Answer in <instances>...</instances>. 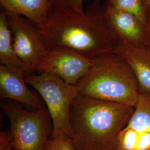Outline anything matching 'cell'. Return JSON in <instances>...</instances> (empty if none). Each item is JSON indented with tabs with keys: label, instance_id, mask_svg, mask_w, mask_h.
<instances>
[{
	"label": "cell",
	"instance_id": "1",
	"mask_svg": "<svg viewBox=\"0 0 150 150\" xmlns=\"http://www.w3.org/2000/svg\"><path fill=\"white\" fill-rule=\"evenodd\" d=\"M38 28L48 50L67 48L90 59L113 52L120 42L105 18L101 0H94L83 15L52 7L46 23Z\"/></svg>",
	"mask_w": 150,
	"mask_h": 150
},
{
	"label": "cell",
	"instance_id": "2",
	"mask_svg": "<svg viewBox=\"0 0 150 150\" xmlns=\"http://www.w3.org/2000/svg\"><path fill=\"white\" fill-rule=\"evenodd\" d=\"M134 110L131 106L79 95L70 113L76 150H116L118 134Z\"/></svg>",
	"mask_w": 150,
	"mask_h": 150
},
{
	"label": "cell",
	"instance_id": "3",
	"mask_svg": "<svg viewBox=\"0 0 150 150\" xmlns=\"http://www.w3.org/2000/svg\"><path fill=\"white\" fill-rule=\"evenodd\" d=\"M93 60L88 73L76 85L79 95L134 107L140 91L127 64L113 52Z\"/></svg>",
	"mask_w": 150,
	"mask_h": 150
},
{
	"label": "cell",
	"instance_id": "4",
	"mask_svg": "<svg viewBox=\"0 0 150 150\" xmlns=\"http://www.w3.org/2000/svg\"><path fill=\"white\" fill-rule=\"evenodd\" d=\"M1 107L9 120L14 150H45L53 129L47 108L30 111L9 101Z\"/></svg>",
	"mask_w": 150,
	"mask_h": 150
},
{
	"label": "cell",
	"instance_id": "5",
	"mask_svg": "<svg viewBox=\"0 0 150 150\" xmlns=\"http://www.w3.org/2000/svg\"><path fill=\"white\" fill-rule=\"evenodd\" d=\"M25 80L40 93L47 105L52 123L51 137L64 133L71 138L70 108L74 100L79 95L76 86L47 72L33 73L26 76Z\"/></svg>",
	"mask_w": 150,
	"mask_h": 150
},
{
	"label": "cell",
	"instance_id": "6",
	"mask_svg": "<svg viewBox=\"0 0 150 150\" xmlns=\"http://www.w3.org/2000/svg\"><path fill=\"white\" fill-rule=\"evenodd\" d=\"M17 56L31 74L36 71L49 50L37 26L26 18L5 12Z\"/></svg>",
	"mask_w": 150,
	"mask_h": 150
},
{
	"label": "cell",
	"instance_id": "7",
	"mask_svg": "<svg viewBox=\"0 0 150 150\" xmlns=\"http://www.w3.org/2000/svg\"><path fill=\"white\" fill-rule=\"evenodd\" d=\"M93 62V59L72 50L55 48L49 50L36 71L53 74L71 85H76L88 73Z\"/></svg>",
	"mask_w": 150,
	"mask_h": 150
},
{
	"label": "cell",
	"instance_id": "8",
	"mask_svg": "<svg viewBox=\"0 0 150 150\" xmlns=\"http://www.w3.org/2000/svg\"><path fill=\"white\" fill-rule=\"evenodd\" d=\"M103 11L107 24L120 41L134 46H145V23L138 17L106 3L103 5Z\"/></svg>",
	"mask_w": 150,
	"mask_h": 150
},
{
	"label": "cell",
	"instance_id": "9",
	"mask_svg": "<svg viewBox=\"0 0 150 150\" xmlns=\"http://www.w3.org/2000/svg\"><path fill=\"white\" fill-rule=\"evenodd\" d=\"M25 76L4 65L0 66V98L10 100L35 110L44 108L43 103L26 86Z\"/></svg>",
	"mask_w": 150,
	"mask_h": 150
},
{
	"label": "cell",
	"instance_id": "10",
	"mask_svg": "<svg viewBox=\"0 0 150 150\" xmlns=\"http://www.w3.org/2000/svg\"><path fill=\"white\" fill-rule=\"evenodd\" d=\"M113 53L127 63L132 71L139 91L150 93V49L134 46L120 41Z\"/></svg>",
	"mask_w": 150,
	"mask_h": 150
},
{
	"label": "cell",
	"instance_id": "11",
	"mask_svg": "<svg viewBox=\"0 0 150 150\" xmlns=\"http://www.w3.org/2000/svg\"><path fill=\"white\" fill-rule=\"evenodd\" d=\"M3 10L23 16L38 27L45 25L54 5V0H0Z\"/></svg>",
	"mask_w": 150,
	"mask_h": 150
},
{
	"label": "cell",
	"instance_id": "12",
	"mask_svg": "<svg viewBox=\"0 0 150 150\" xmlns=\"http://www.w3.org/2000/svg\"><path fill=\"white\" fill-rule=\"evenodd\" d=\"M0 61L2 65L25 76L31 74L15 52L12 33L4 10L0 13Z\"/></svg>",
	"mask_w": 150,
	"mask_h": 150
},
{
	"label": "cell",
	"instance_id": "13",
	"mask_svg": "<svg viewBox=\"0 0 150 150\" xmlns=\"http://www.w3.org/2000/svg\"><path fill=\"white\" fill-rule=\"evenodd\" d=\"M127 127L150 133V93L139 92Z\"/></svg>",
	"mask_w": 150,
	"mask_h": 150
},
{
	"label": "cell",
	"instance_id": "14",
	"mask_svg": "<svg viewBox=\"0 0 150 150\" xmlns=\"http://www.w3.org/2000/svg\"><path fill=\"white\" fill-rule=\"evenodd\" d=\"M116 150H150V133L125 127L118 134Z\"/></svg>",
	"mask_w": 150,
	"mask_h": 150
},
{
	"label": "cell",
	"instance_id": "15",
	"mask_svg": "<svg viewBox=\"0 0 150 150\" xmlns=\"http://www.w3.org/2000/svg\"><path fill=\"white\" fill-rule=\"evenodd\" d=\"M106 3L116 9L134 14L145 23L147 8L144 0H107Z\"/></svg>",
	"mask_w": 150,
	"mask_h": 150
},
{
	"label": "cell",
	"instance_id": "16",
	"mask_svg": "<svg viewBox=\"0 0 150 150\" xmlns=\"http://www.w3.org/2000/svg\"><path fill=\"white\" fill-rule=\"evenodd\" d=\"M45 150H76L72 139L64 133L48 139Z\"/></svg>",
	"mask_w": 150,
	"mask_h": 150
},
{
	"label": "cell",
	"instance_id": "17",
	"mask_svg": "<svg viewBox=\"0 0 150 150\" xmlns=\"http://www.w3.org/2000/svg\"><path fill=\"white\" fill-rule=\"evenodd\" d=\"M84 0H54L53 7L67 11L83 15L85 10L83 7Z\"/></svg>",
	"mask_w": 150,
	"mask_h": 150
},
{
	"label": "cell",
	"instance_id": "18",
	"mask_svg": "<svg viewBox=\"0 0 150 150\" xmlns=\"http://www.w3.org/2000/svg\"><path fill=\"white\" fill-rule=\"evenodd\" d=\"M0 150H14V145L10 131L0 132Z\"/></svg>",
	"mask_w": 150,
	"mask_h": 150
},
{
	"label": "cell",
	"instance_id": "19",
	"mask_svg": "<svg viewBox=\"0 0 150 150\" xmlns=\"http://www.w3.org/2000/svg\"><path fill=\"white\" fill-rule=\"evenodd\" d=\"M145 46L150 49V7L147 8L145 21Z\"/></svg>",
	"mask_w": 150,
	"mask_h": 150
},
{
	"label": "cell",
	"instance_id": "20",
	"mask_svg": "<svg viewBox=\"0 0 150 150\" xmlns=\"http://www.w3.org/2000/svg\"><path fill=\"white\" fill-rule=\"evenodd\" d=\"M146 8L150 7V0H144Z\"/></svg>",
	"mask_w": 150,
	"mask_h": 150
}]
</instances>
